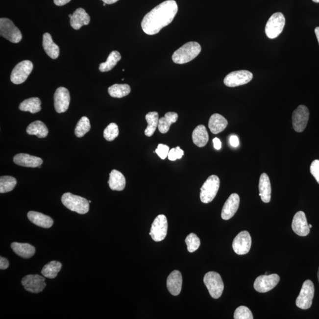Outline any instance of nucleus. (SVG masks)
Masks as SVG:
<instances>
[{
    "mask_svg": "<svg viewBox=\"0 0 319 319\" xmlns=\"http://www.w3.org/2000/svg\"><path fill=\"white\" fill-rule=\"evenodd\" d=\"M177 11L178 5L174 0L162 2L144 17L142 22L144 32L148 35L159 33L173 22Z\"/></svg>",
    "mask_w": 319,
    "mask_h": 319,
    "instance_id": "obj_1",
    "label": "nucleus"
},
{
    "mask_svg": "<svg viewBox=\"0 0 319 319\" xmlns=\"http://www.w3.org/2000/svg\"><path fill=\"white\" fill-rule=\"evenodd\" d=\"M202 48L196 42H189L175 51L172 60L177 64H185L192 61L199 55Z\"/></svg>",
    "mask_w": 319,
    "mask_h": 319,
    "instance_id": "obj_2",
    "label": "nucleus"
},
{
    "mask_svg": "<svg viewBox=\"0 0 319 319\" xmlns=\"http://www.w3.org/2000/svg\"><path fill=\"white\" fill-rule=\"evenodd\" d=\"M62 202L68 209L79 214H87L90 210V203L88 200L71 193L63 195Z\"/></svg>",
    "mask_w": 319,
    "mask_h": 319,
    "instance_id": "obj_3",
    "label": "nucleus"
},
{
    "mask_svg": "<svg viewBox=\"0 0 319 319\" xmlns=\"http://www.w3.org/2000/svg\"><path fill=\"white\" fill-rule=\"evenodd\" d=\"M203 282L212 298L217 299L222 295L224 284L222 278L218 273L214 271L206 273L204 276Z\"/></svg>",
    "mask_w": 319,
    "mask_h": 319,
    "instance_id": "obj_4",
    "label": "nucleus"
},
{
    "mask_svg": "<svg viewBox=\"0 0 319 319\" xmlns=\"http://www.w3.org/2000/svg\"><path fill=\"white\" fill-rule=\"evenodd\" d=\"M220 186V180L216 175L209 176L200 188V198L203 203L211 202L216 197Z\"/></svg>",
    "mask_w": 319,
    "mask_h": 319,
    "instance_id": "obj_5",
    "label": "nucleus"
},
{
    "mask_svg": "<svg viewBox=\"0 0 319 319\" xmlns=\"http://www.w3.org/2000/svg\"><path fill=\"white\" fill-rule=\"evenodd\" d=\"M0 34L13 44H17L22 39L21 31L11 20L7 18L0 19Z\"/></svg>",
    "mask_w": 319,
    "mask_h": 319,
    "instance_id": "obj_6",
    "label": "nucleus"
},
{
    "mask_svg": "<svg viewBox=\"0 0 319 319\" xmlns=\"http://www.w3.org/2000/svg\"><path fill=\"white\" fill-rule=\"evenodd\" d=\"M314 294L315 287L312 281L310 280L304 281L300 294L296 299V306L301 309H309L312 305Z\"/></svg>",
    "mask_w": 319,
    "mask_h": 319,
    "instance_id": "obj_7",
    "label": "nucleus"
},
{
    "mask_svg": "<svg viewBox=\"0 0 319 319\" xmlns=\"http://www.w3.org/2000/svg\"><path fill=\"white\" fill-rule=\"evenodd\" d=\"M286 20L283 14L280 12L275 13L270 17L266 26V33L269 38H276L282 32Z\"/></svg>",
    "mask_w": 319,
    "mask_h": 319,
    "instance_id": "obj_8",
    "label": "nucleus"
},
{
    "mask_svg": "<svg viewBox=\"0 0 319 319\" xmlns=\"http://www.w3.org/2000/svg\"><path fill=\"white\" fill-rule=\"evenodd\" d=\"M33 69V63L30 60H24L19 63L11 72V82L16 85L22 84L27 80Z\"/></svg>",
    "mask_w": 319,
    "mask_h": 319,
    "instance_id": "obj_9",
    "label": "nucleus"
},
{
    "mask_svg": "<svg viewBox=\"0 0 319 319\" xmlns=\"http://www.w3.org/2000/svg\"><path fill=\"white\" fill-rule=\"evenodd\" d=\"M168 222L165 215H159L156 218L151 225L150 235L156 242L165 239L168 234Z\"/></svg>",
    "mask_w": 319,
    "mask_h": 319,
    "instance_id": "obj_10",
    "label": "nucleus"
},
{
    "mask_svg": "<svg viewBox=\"0 0 319 319\" xmlns=\"http://www.w3.org/2000/svg\"><path fill=\"white\" fill-rule=\"evenodd\" d=\"M253 78V74L248 71L241 70L229 73L224 79L226 87H237L248 83Z\"/></svg>",
    "mask_w": 319,
    "mask_h": 319,
    "instance_id": "obj_11",
    "label": "nucleus"
},
{
    "mask_svg": "<svg viewBox=\"0 0 319 319\" xmlns=\"http://www.w3.org/2000/svg\"><path fill=\"white\" fill-rule=\"evenodd\" d=\"M309 119V111L305 105H301L293 111L292 123L296 132L301 133L306 128Z\"/></svg>",
    "mask_w": 319,
    "mask_h": 319,
    "instance_id": "obj_12",
    "label": "nucleus"
},
{
    "mask_svg": "<svg viewBox=\"0 0 319 319\" xmlns=\"http://www.w3.org/2000/svg\"><path fill=\"white\" fill-rule=\"evenodd\" d=\"M280 278L277 274L262 275L256 278L254 287L259 293H267L274 289L279 283Z\"/></svg>",
    "mask_w": 319,
    "mask_h": 319,
    "instance_id": "obj_13",
    "label": "nucleus"
},
{
    "mask_svg": "<svg viewBox=\"0 0 319 319\" xmlns=\"http://www.w3.org/2000/svg\"><path fill=\"white\" fill-rule=\"evenodd\" d=\"M22 284L26 291L32 293L42 292L47 286L45 278L39 275H27L23 278Z\"/></svg>",
    "mask_w": 319,
    "mask_h": 319,
    "instance_id": "obj_14",
    "label": "nucleus"
},
{
    "mask_svg": "<svg viewBox=\"0 0 319 319\" xmlns=\"http://www.w3.org/2000/svg\"><path fill=\"white\" fill-rule=\"evenodd\" d=\"M251 237L248 231L241 232L235 238L232 243V248L238 255L248 254L251 247Z\"/></svg>",
    "mask_w": 319,
    "mask_h": 319,
    "instance_id": "obj_15",
    "label": "nucleus"
},
{
    "mask_svg": "<svg viewBox=\"0 0 319 319\" xmlns=\"http://www.w3.org/2000/svg\"><path fill=\"white\" fill-rule=\"evenodd\" d=\"M70 94L67 88L59 87L54 95V108L57 113H63L68 110L70 104Z\"/></svg>",
    "mask_w": 319,
    "mask_h": 319,
    "instance_id": "obj_16",
    "label": "nucleus"
},
{
    "mask_svg": "<svg viewBox=\"0 0 319 319\" xmlns=\"http://www.w3.org/2000/svg\"><path fill=\"white\" fill-rule=\"evenodd\" d=\"M292 229L298 236L305 237L310 233L309 224L305 214L303 211L296 213L292 222Z\"/></svg>",
    "mask_w": 319,
    "mask_h": 319,
    "instance_id": "obj_17",
    "label": "nucleus"
},
{
    "mask_svg": "<svg viewBox=\"0 0 319 319\" xmlns=\"http://www.w3.org/2000/svg\"><path fill=\"white\" fill-rule=\"evenodd\" d=\"M240 198L237 194H233L224 204L221 217L223 220H229L234 216L239 208Z\"/></svg>",
    "mask_w": 319,
    "mask_h": 319,
    "instance_id": "obj_18",
    "label": "nucleus"
},
{
    "mask_svg": "<svg viewBox=\"0 0 319 319\" xmlns=\"http://www.w3.org/2000/svg\"><path fill=\"white\" fill-rule=\"evenodd\" d=\"M182 275L179 271L174 270L172 272L167 280V287L169 292L172 295H179L182 290Z\"/></svg>",
    "mask_w": 319,
    "mask_h": 319,
    "instance_id": "obj_19",
    "label": "nucleus"
},
{
    "mask_svg": "<svg viewBox=\"0 0 319 319\" xmlns=\"http://www.w3.org/2000/svg\"><path fill=\"white\" fill-rule=\"evenodd\" d=\"M13 161L16 165L27 168H37L43 163L41 158L24 153L16 154L13 158Z\"/></svg>",
    "mask_w": 319,
    "mask_h": 319,
    "instance_id": "obj_20",
    "label": "nucleus"
},
{
    "mask_svg": "<svg viewBox=\"0 0 319 319\" xmlns=\"http://www.w3.org/2000/svg\"><path fill=\"white\" fill-rule=\"evenodd\" d=\"M90 17L82 8H77L70 19V24L74 30H79L83 25H89Z\"/></svg>",
    "mask_w": 319,
    "mask_h": 319,
    "instance_id": "obj_21",
    "label": "nucleus"
},
{
    "mask_svg": "<svg viewBox=\"0 0 319 319\" xmlns=\"http://www.w3.org/2000/svg\"><path fill=\"white\" fill-rule=\"evenodd\" d=\"M28 220L36 225L44 228H50L52 226L53 220L50 217L35 211L28 212Z\"/></svg>",
    "mask_w": 319,
    "mask_h": 319,
    "instance_id": "obj_22",
    "label": "nucleus"
},
{
    "mask_svg": "<svg viewBox=\"0 0 319 319\" xmlns=\"http://www.w3.org/2000/svg\"><path fill=\"white\" fill-rule=\"evenodd\" d=\"M228 123L225 117L219 114H214L210 118L208 126L212 133L218 134L225 130Z\"/></svg>",
    "mask_w": 319,
    "mask_h": 319,
    "instance_id": "obj_23",
    "label": "nucleus"
},
{
    "mask_svg": "<svg viewBox=\"0 0 319 319\" xmlns=\"http://www.w3.org/2000/svg\"><path fill=\"white\" fill-rule=\"evenodd\" d=\"M260 196L264 203H269L271 200V186L270 178L266 173L261 175L259 182Z\"/></svg>",
    "mask_w": 319,
    "mask_h": 319,
    "instance_id": "obj_24",
    "label": "nucleus"
},
{
    "mask_svg": "<svg viewBox=\"0 0 319 319\" xmlns=\"http://www.w3.org/2000/svg\"><path fill=\"white\" fill-rule=\"evenodd\" d=\"M109 186L113 191H122L126 185V180L124 176L117 170H113L110 174V179L108 180Z\"/></svg>",
    "mask_w": 319,
    "mask_h": 319,
    "instance_id": "obj_25",
    "label": "nucleus"
},
{
    "mask_svg": "<svg viewBox=\"0 0 319 319\" xmlns=\"http://www.w3.org/2000/svg\"><path fill=\"white\" fill-rule=\"evenodd\" d=\"M43 47L45 52L53 59H56L59 56L60 50L58 46L54 44L52 37L49 33H46L43 37Z\"/></svg>",
    "mask_w": 319,
    "mask_h": 319,
    "instance_id": "obj_26",
    "label": "nucleus"
},
{
    "mask_svg": "<svg viewBox=\"0 0 319 319\" xmlns=\"http://www.w3.org/2000/svg\"><path fill=\"white\" fill-rule=\"evenodd\" d=\"M192 140L195 145L203 147L209 141V135L205 126L199 125L195 128L192 133Z\"/></svg>",
    "mask_w": 319,
    "mask_h": 319,
    "instance_id": "obj_27",
    "label": "nucleus"
},
{
    "mask_svg": "<svg viewBox=\"0 0 319 319\" xmlns=\"http://www.w3.org/2000/svg\"><path fill=\"white\" fill-rule=\"evenodd\" d=\"M11 247L16 254L24 258L32 257L36 252L35 248L27 243H13L11 244Z\"/></svg>",
    "mask_w": 319,
    "mask_h": 319,
    "instance_id": "obj_28",
    "label": "nucleus"
},
{
    "mask_svg": "<svg viewBox=\"0 0 319 319\" xmlns=\"http://www.w3.org/2000/svg\"><path fill=\"white\" fill-rule=\"evenodd\" d=\"M19 109L22 111L30 112L36 114L42 110L41 100L39 98H31L24 100L19 105Z\"/></svg>",
    "mask_w": 319,
    "mask_h": 319,
    "instance_id": "obj_29",
    "label": "nucleus"
},
{
    "mask_svg": "<svg viewBox=\"0 0 319 319\" xmlns=\"http://www.w3.org/2000/svg\"><path fill=\"white\" fill-rule=\"evenodd\" d=\"M178 114L174 112H169L165 114V117L160 118L159 119L158 128L161 133L166 134L170 130V127L172 123L177 122Z\"/></svg>",
    "mask_w": 319,
    "mask_h": 319,
    "instance_id": "obj_30",
    "label": "nucleus"
},
{
    "mask_svg": "<svg viewBox=\"0 0 319 319\" xmlns=\"http://www.w3.org/2000/svg\"><path fill=\"white\" fill-rule=\"evenodd\" d=\"M26 132L28 134L34 135L40 139L47 137L49 133L47 126L40 121H36L31 123L27 126Z\"/></svg>",
    "mask_w": 319,
    "mask_h": 319,
    "instance_id": "obj_31",
    "label": "nucleus"
},
{
    "mask_svg": "<svg viewBox=\"0 0 319 319\" xmlns=\"http://www.w3.org/2000/svg\"><path fill=\"white\" fill-rule=\"evenodd\" d=\"M146 120L148 123V126L145 130V134L147 137H150L153 136L159 125V114L156 111L150 112L146 115Z\"/></svg>",
    "mask_w": 319,
    "mask_h": 319,
    "instance_id": "obj_32",
    "label": "nucleus"
},
{
    "mask_svg": "<svg viewBox=\"0 0 319 319\" xmlns=\"http://www.w3.org/2000/svg\"><path fill=\"white\" fill-rule=\"evenodd\" d=\"M122 59V56L119 51L114 50L109 54L106 61L104 63H100L99 70L102 73L110 71L116 67L118 62Z\"/></svg>",
    "mask_w": 319,
    "mask_h": 319,
    "instance_id": "obj_33",
    "label": "nucleus"
},
{
    "mask_svg": "<svg viewBox=\"0 0 319 319\" xmlns=\"http://www.w3.org/2000/svg\"><path fill=\"white\" fill-rule=\"evenodd\" d=\"M62 264L59 261H52L44 266L42 270V274L44 277L53 279L56 277L58 272L61 270Z\"/></svg>",
    "mask_w": 319,
    "mask_h": 319,
    "instance_id": "obj_34",
    "label": "nucleus"
},
{
    "mask_svg": "<svg viewBox=\"0 0 319 319\" xmlns=\"http://www.w3.org/2000/svg\"><path fill=\"white\" fill-rule=\"evenodd\" d=\"M110 96L117 98L127 96L131 93V88L127 84H114L108 88Z\"/></svg>",
    "mask_w": 319,
    "mask_h": 319,
    "instance_id": "obj_35",
    "label": "nucleus"
},
{
    "mask_svg": "<svg viewBox=\"0 0 319 319\" xmlns=\"http://www.w3.org/2000/svg\"><path fill=\"white\" fill-rule=\"evenodd\" d=\"M17 185V180L12 176L0 177V193L4 194L12 191Z\"/></svg>",
    "mask_w": 319,
    "mask_h": 319,
    "instance_id": "obj_36",
    "label": "nucleus"
},
{
    "mask_svg": "<svg viewBox=\"0 0 319 319\" xmlns=\"http://www.w3.org/2000/svg\"><path fill=\"white\" fill-rule=\"evenodd\" d=\"M91 130L90 120L87 117H82L77 123L74 134L77 137H82Z\"/></svg>",
    "mask_w": 319,
    "mask_h": 319,
    "instance_id": "obj_37",
    "label": "nucleus"
},
{
    "mask_svg": "<svg viewBox=\"0 0 319 319\" xmlns=\"http://www.w3.org/2000/svg\"><path fill=\"white\" fill-rule=\"evenodd\" d=\"M119 126L116 123H111L105 128L103 131V137L108 142H112L119 136Z\"/></svg>",
    "mask_w": 319,
    "mask_h": 319,
    "instance_id": "obj_38",
    "label": "nucleus"
},
{
    "mask_svg": "<svg viewBox=\"0 0 319 319\" xmlns=\"http://www.w3.org/2000/svg\"><path fill=\"white\" fill-rule=\"evenodd\" d=\"M185 243L189 252L196 251L200 245V241L199 237L194 233H191L186 237Z\"/></svg>",
    "mask_w": 319,
    "mask_h": 319,
    "instance_id": "obj_39",
    "label": "nucleus"
},
{
    "mask_svg": "<svg viewBox=\"0 0 319 319\" xmlns=\"http://www.w3.org/2000/svg\"><path fill=\"white\" fill-rule=\"evenodd\" d=\"M234 318L235 319H252V313L248 307L246 306H240L235 310Z\"/></svg>",
    "mask_w": 319,
    "mask_h": 319,
    "instance_id": "obj_40",
    "label": "nucleus"
},
{
    "mask_svg": "<svg viewBox=\"0 0 319 319\" xmlns=\"http://www.w3.org/2000/svg\"><path fill=\"white\" fill-rule=\"evenodd\" d=\"M184 155V151L180 148V147H177L170 150L168 154V159L171 161H175L177 159H180Z\"/></svg>",
    "mask_w": 319,
    "mask_h": 319,
    "instance_id": "obj_41",
    "label": "nucleus"
},
{
    "mask_svg": "<svg viewBox=\"0 0 319 319\" xmlns=\"http://www.w3.org/2000/svg\"><path fill=\"white\" fill-rule=\"evenodd\" d=\"M169 151V147L165 145H163V144H160V145H158L157 148L155 151L158 156L162 160L166 159V158L168 156Z\"/></svg>",
    "mask_w": 319,
    "mask_h": 319,
    "instance_id": "obj_42",
    "label": "nucleus"
},
{
    "mask_svg": "<svg viewBox=\"0 0 319 319\" xmlns=\"http://www.w3.org/2000/svg\"><path fill=\"white\" fill-rule=\"evenodd\" d=\"M310 173L319 184V160H315L310 166Z\"/></svg>",
    "mask_w": 319,
    "mask_h": 319,
    "instance_id": "obj_43",
    "label": "nucleus"
},
{
    "mask_svg": "<svg viewBox=\"0 0 319 319\" xmlns=\"http://www.w3.org/2000/svg\"><path fill=\"white\" fill-rule=\"evenodd\" d=\"M229 143L231 144V145L234 147H237L240 145V141L238 139V138L237 136L233 135L229 138Z\"/></svg>",
    "mask_w": 319,
    "mask_h": 319,
    "instance_id": "obj_44",
    "label": "nucleus"
},
{
    "mask_svg": "<svg viewBox=\"0 0 319 319\" xmlns=\"http://www.w3.org/2000/svg\"><path fill=\"white\" fill-rule=\"evenodd\" d=\"M8 266H9V262L7 259L2 257H0V269H7Z\"/></svg>",
    "mask_w": 319,
    "mask_h": 319,
    "instance_id": "obj_45",
    "label": "nucleus"
},
{
    "mask_svg": "<svg viewBox=\"0 0 319 319\" xmlns=\"http://www.w3.org/2000/svg\"><path fill=\"white\" fill-rule=\"evenodd\" d=\"M213 143H214V148L216 150H219L222 147V143H221V140L218 138H215L213 140Z\"/></svg>",
    "mask_w": 319,
    "mask_h": 319,
    "instance_id": "obj_46",
    "label": "nucleus"
},
{
    "mask_svg": "<svg viewBox=\"0 0 319 319\" xmlns=\"http://www.w3.org/2000/svg\"><path fill=\"white\" fill-rule=\"evenodd\" d=\"M71 0H54V4L57 5V6H62L70 2Z\"/></svg>",
    "mask_w": 319,
    "mask_h": 319,
    "instance_id": "obj_47",
    "label": "nucleus"
},
{
    "mask_svg": "<svg viewBox=\"0 0 319 319\" xmlns=\"http://www.w3.org/2000/svg\"><path fill=\"white\" fill-rule=\"evenodd\" d=\"M102 1L106 4H112L116 3V2L119 1V0H102Z\"/></svg>",
    "mask_w": 319,
    "mask_h": 319,
    "instance_id": "obj_48",
    "label": "nucleus"
},
{
    "mask_svg": "<svg viewBox=\"0 0 319 319\" xmlns=\"http://www.w3.org/2000/svg\"><path fill=\"white\" fill-rule=\"evenodd\" d=\"M315 34H316V37H317L318 42H319V27H316L315 28Z\"/></svg>",
    "mask_w": 319,
    "mask_h": 319,
    "instance_id": "obj_49",
    "label": "nucleus"
},
{
    "mask_svg": "<svg viewBox=\"0 0 319 319\" xmlns=\"http://www.w3.org/2000/svg\"><path fill=\"white\" fill-rule=\"evenodd\" d=\"M313 1L315 2H318V3H319V0H313Z\"/></svg>",
    "mask_w": 319,
    "mask_h": 319,
    "instance_id": "obj_50",
    "label": "nucleus"
},
{
    "mask_svg": "<svg viewBox=\"0 0 319 319\" xmlns=\"http://www.w3.org/2000/svg\"><path fill=\"white\" fill-rule=\"evenodd\" d=\"M318 280H319V270H318Z\"/></svg>",
    "mask_w": 319,
    "mask_h": 319,
    "instance_id": "obj_51",
    "label": "nucleus"
},
{
    "mask_svg": "<svg viewBox=\"0 0 319 319\" xmlns=\"http://www.w3.org/2000/svg\"><path fill=\"white\" fill-rule=\"evenodd\" d=\"M309 227L310 229L312 228V225H311V224H309Z\"/></svg>",
    "mask_w": 319,
    "mask_h": 319,
    "instance_id": "obj_52",
    "label": "nucleus"
},
{
    "mask_svg": "<svg viewBox=\"0 0 319 319\" xmlns=\"http://www.w3.org/2000/svg\"><path fill=\"white\" fill-rule=\"evenodd\" d=\"M72 16H73V14H70V15H69V17H70V19L71 18Z\"/></svg>",
    "mask_w": 319,
    "mask_h": 319,
    "instance_id": "obj_53",
    "label": "nucleus"
},
{
    "mask_svg": "<svg viewBox=\"0 0 319 319\" xmlns=\"http://www.w3.org/2000/svg\"><path fill=\"white\" fill-rule=\"evenodd\" d=\"M106 4V3H103V6H105V5Z\"/></svg>",
    "mask_w": 319,
    "mask_h": 319,
    "instance_id": "obj_54",
    "label": "nucleus"
},
{
    "mask_svg": "<svg viewBox=\"0 0 319 319\" xmlns=\"http://www.w3.org/2000/svg\"><path fill=\"white\" fill-rule=\"evenodd\" d=\"M91 200H89V203H91Z\"/></svg>",
    "mask_w": 319,
    "mask_h": 319,
    "instance_id": "obj_55",
    "label": "nucleus"
}]
</instances>
